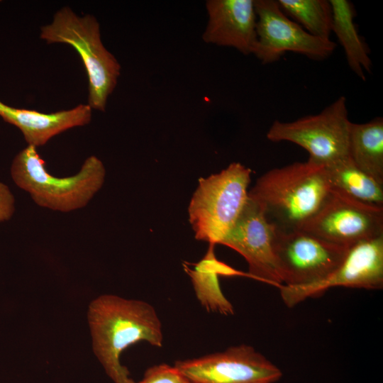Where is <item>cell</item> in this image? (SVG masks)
<instances>
[{"mask_svg":"<svg viewBox=\"0 0 383 383\" xmlns=\"http://www.w3.org/2000/svg\"><path fill=\"white\" fill-rule=\"evenodd\" d=\"M87 319L94 353L114 383H136L120 357L140 341L163 345L162 323L154 307L146 301L103 294L89 304Z\"/></svg>","mask_w":383,"mask_h":383,"instance_id":"cell-1","label":"cell"},{"mask_svg":"<svg viewBox=\"0 0 383 383\" xmlns=\"http://www.w3.org/2000/svg\"><path fill=\"white\" fill-rule=\"evenodd\" d=\"M329 192L323 166L307 160L267 171L248 196L262 206L276 226L297 229L317 213Z\"/></svg>","mask_w":383,"mask_h":383,"instance_id":"cell-2","label":"cell"},{"mask_svg":"<svg viewBox=\"0 0 383 383\" xmlns=\"http://www.w3.org/2000/svg\"><path fill=\"white\" fill-rule=\"evenodd\" d=\"M37 148L28 145L14 157L11 173L16 184L29 193L39 206L70 212L86 206L104 184L106 169L99 158L87 157L74 175L49 173Z\"/></svg>","mask_w":383,"mask_h":383,"instance_id":"cell-3","label":"cell"},{"mask_svg":"<svg viewBox=\"0 0 383 383\" xmlns=\"http://www.w3.org/2000/svg\"><path fill=\"white\" fill-rule=\"evenodd\" d=\"M40 38L47 43L71 45L79 54L88 77V105L105 111L109 96L116 87L121 65L104 45L100 26L91 14L79 16L64 6L51 23L40 28Z\"/></svg>","mask_w":383,"mask_h":383,"instance_id":"cell-4","label":"cell"},{"mask_svg":"<svg viewBox=\"0 0 383 383\" xmlns=\"http://www.w3.org/2000/svg\"><path fill=\"white\" fill-rule=\"evenodd\" d=\"M250 178V168L232 162L219 173L199 179L188 207L196 239L221 243L247 202Z\"/></svg>","mask_w":383,"mask_h":383,"instance_id":"cell-5","label":"cell"},{"mask_svg":"<svg viewBox=\"0 0 383 383\" xmlns=\"http://www.w3.org/2000/svg\"><path fill=\"white\" fill-rule=\"evenodd\" d=\"M350 123L346 99L340 96L318 114L273 122L266 136L272 142L298 145L309 152L308 160L325 166L348 156Z\"/></svg>","mask_w":383,"mask_h":383,"instance_id":"cell-6","label":"cell"},{"mask_svg":"<svg viewBox=\"0 0 383 383\" xmlns=\"http://www.w3.org/2000/svg\"><path fill=\"white\" fill-rule=\"evenodd\" d=\"M348 248L301 228H274V255L282 285L304 287L323 280L340 263Z\"/></svg>","mask_w":383,"mask_h":383,"instance_id":"cell-7","label":"cell"},{"mask_svg":"<svg viewBox=\"0 0 383 383\" xmlns=\"http://www.w3.org/2000/svg\"><path fill=\"white\" fill-rule=\"evenodd\" d=\"M254 4L257 42L252 54L262 64L276 62L287 52L322 60L335 50L333 41L309 33L282 11L277 1L254 0Z\"/></svg>","mask_w":383,"mask_h":383,"instance_id":"cell-8","label":"cell"},{"mask_svg":"<svg viewBox=\"0 0 383 383\" xmlns=\"http://www.w3.org/2000/svg\"><path fill=\"white\" fill-rule=\"evenodd\" d=\"M174 366L193 383H276L283 375L276 365L246 344L178 360Z\"/></svg>","mask_w":383,"mask_h":383,"instance_id":"cell-9","label":"cell"},{"mask_svg":"<svg viewBox=\"0 0 383 383\" xmlns=\"http://www.w3.org/2000/svg\"><path fill=\"white\" fill-rule=\"evenodd\" d=\"M337 287L369 290L383 288V235L350 246L340 263L323 280L304 287L281 285L278 289L284 304L292 308Z\"/></svg>","mask_w":383,"mask_h":383,"instance_id":"cell-10","label":"cell"},{"mask_svg":"<svg viewBox=\"0 0 383 383\" xmlns=\"http://www.w3.org/2000/svg\"><path fill=\"white\" fill-rule=\"evenodd\" d=\"M301 229L350 247L383 235V207L361 203L330 189L321 207Z\"/></svg>","mask_w":383,"mask_h":383,"instance_id":"cell-11","label":"cell"},{"mask_svg":"<svg viewBox=\"0 0 383 383\" xmlns=\"http://www.w3.org/2000/svg\"><path fill=\"white\" fill-rule=\"evenodd\" d=\"M274 228L262 206L248 196L243 211L220 244L245 258L249 277L279 288L282 282L274 255Z\"/></svg>","mask_w":383,"mask_h":383,"instance_id":"cell-12","label":"cell"},{"mask_svg":"<svg viewBox=\"0 0 383 383\" xmlns=\"http://www.w3.org/2000/svg\"><path fill=\"white\" fill-rule=\"evenodd\" d=\"M206 9L205 43L233 48L244 55L253 53L257 42L254 0H209Z\"/></svg>","mask_w":383,"mask_h":383,"instance_id":"cell-13","label":"cell"},{"mask_svg":"<svg viewBox=\"0 0 383 383\" xmlns=\"http://www.w3.org/2000/svg\"><path fill=\"white\" fill-rule=\"evenodd\" d=\"M91 110L88 104H79L69 110L47 113L12 107L0 101V116L21 131L28 145L35 148L68 129L88 124Z\"/></svg>","mask_w":383,"mask_h":383,"instance_id":"cell-14","label":"cell"},{"mask_svg":"<svg viewBox=\"0 0 383 383\" xmlns=\"http://www.w3.org/2000/svg\"><path fill=\"white\" fill-rule=\"evenodd\" d=\"M214 246L209 244L206 255L194 269L184 265V270L191 279L196 299L204 308L208 311L233 315V306L223 293L218 276H249L218 260Z\"/></svg>","mask_w":383,"mask_h":383,"instance_id":"cell-15","label":"cell"},{"mask_svg":"<svg viewBox=\"0 0 383 383\" xmlns=\"http://www.w3.org/2000/svg\"><path fill=\"white\" fill-rule=\"evenodd\" d=\"M323 169L331 189L361 203L383 207V185L357 167L349 156Z\"/></svg>","mask_w":383,"mask_h":383,"instance_id":"cell-16","label":"cell"},{"mask_svg":"<svg viewBox=\"0 0 383 383\" xmlns=\"http://www.w3.org/2000/svg\"><path fill=\"white\" fill-rule=\"evenodd\" d=\"M348 156L363 172L383 185V119L350 123Z\"/></svg>","mask_w":383,"mask_h":383,"instance_id":"cell-17","label":"cell"},{"mask_svg":"<svg viewBox=\"0 0 383 383\" xmlns=\"http://www.w3.org/2000/svg\"><path fill=\"white\" fill-rule=\"evenodd\" d=\"M329 2L332 9L331 31L336 35L343 46L352 71L365 80L364 72L371 71L372 62L367 48L354 23V7L348 0H329Z\"/></svg>","mask_w":383,"mask_h":383,"instance_id":"cell-18","label":"cell"},{"mask_svg":"<svg viewBox=\"0 0 383 383\" xmlns=\"http://www.w3.org/2000/svg\"><path fill=\"white\" fill-rule=\"evenodd\" d=\"M282 11L309 33L330 39L332 9L327 0H278Z\"/></svg>","mask_w":383,"mask_h":383,"instance_id":"cell-19","label":"cell"},{"mask_svg":"<svg viewBox=\"0 0 383 383\" xmlns=\"http://www.w3.org/2000/svg\"><path fill=\"white\" fill-rule=\"evenodd\" d=\"M136 383H193L174 366L165 363L148 368L143 379Z\"/></svg>","mask_w":383,"mask_h":383,"instance_id":"cell-20","label":"cell"}]
</instances>
